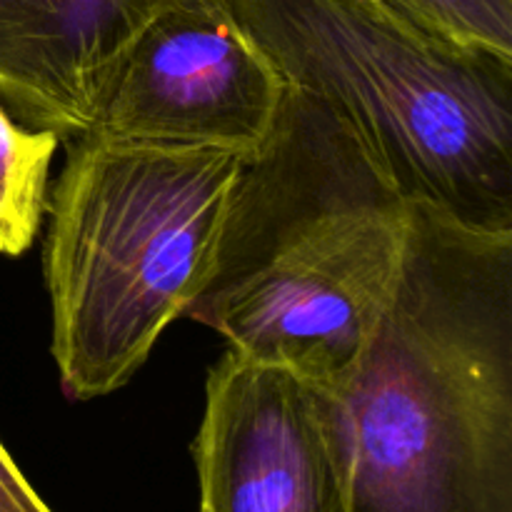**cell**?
Masks as SVG:
<instances>
[{"label": "cell", "mask_w": 512, "mask_h": 512, "mask_svg": "<svg viewBox=\"0 0 512 512\" xmlns=\"http://www.w3.org/2000/svg\"><path fill=\"white\" fill-rule=\"evenodd\" d=\"M193 0H0V103L60 143L85 133L135 35Z\"/></svg>", "instance_id": "7"}, {"label": "cell", "mask_w": 512, "mask_h": 512, "mask_svg": "<svg viewBox=\"0 0 512 512\" xmlns=\"http://www.w3.org/2000/svg\"><path fill=\"white\" fill-rule=\"evenodd\" d=\"M288 85L338 115L408 203L512 233V60L380 0H228Z\"/></svg>", "instance_id": "3"}, {"label": "cell", "mask_w": 512, "mask_h": 512, "mask_svg": "<svg viewBox=\"0 0 512 512\" xmlns=\"http://www.w3.org/2000/svg\"><path fill=\"white\" fill-rule=\"evenodd\" d=\"M328 395L345 512H512V233L410 203L388 310Z\"/></svg>", "instance_id": "1"}, {"label": "cell", "mask_w": 512, "mask_h": 512, "mask_svg": "<svg viewBox=\"0 0 512 512\" xmlns=\"http://www.w3.org/2000/svg\"><path fill=\"white\" fill-rule=\"evenodd\" d=\"M48 198L43 273L63 393L123 388L188 313L218 253L245 158L80 133Z\"/></svg>", "instance_id": "4"}, {"label": "cell", "mask_w": 512, "mask_h": 512, "mask_svg": "<svg viewBox=\"0 0 512 512\" xmlns=\"http://www.w3.org/2000/svg\"><path fill=\"white\" fill-rule=\"evenodd\" d=\"M58 145V135L28 128L0 103V255L18 258L33 245Z\"/></svg>", "instance_id": "8"}, {"label": "cell", "mask_w": 512, "mask_h": 512, "mask_svg": "<svg viewBox=\"0 0 512 512\" xmlns=\"http://www.w3.org/2000/svg\"><path fill=\"white\" fill-rule=\"evenodd\" d=\"M453 43L512 60V0H385Z\"/></svg>", "instance_id": "9"}, {"label": "cell", "mask_w": 512, "mask_h": 512, "mask_svg": "<svg viewBox=\"0 0 512 512\" xmlns=\"http://www.w3.org/2000/svg\"><path fill=\"white\" fill-rule=\"evenodd\" d=\"M200 512H345L328 390L228 348L193 445Z\"/></svg>", "instance_id": "6"}, {"label": "cell", "mask_w": 512, "mask_h": 512, "mask_svg": "<svg viewBox=\"0 0 512 512\" xmlns=\"http://www.w3.org/2000/svg\"><path fill=\"white\" fill-rule=\"evenodd\" d=\"M380 3H385V0H380ZM385 5H388V3H385ZM398 13H400V10H398Z\"/></svg>", "instance_id": "11"}, {"label": "cell", "mask_w": 512, "mask_h": 512, "mask_svg": "<svg viewBox=\"0 0 512 512\" xmlns=\"http://www.w3.org/2000/svg\"><path fill=\"white\" fill-rule=\"evenodd\" d=\"M408 235L410 203L353 130L288 85L273 133L240 168L213 268L185 315L335 393L388 310Z\"/></svg>", "instance_id": "2"}, {"label": "cell", "mask_w": 512, "mask_h": 512, "mask_svg": "<svg viewBox=\"0 0 512 512\" xmlns=\"http://www.w3.org/2000/svg\"><path fill=\"white\" fill-rule=\"evenodd\" d=\"M285 95L288 80L228 0H193L165 8L135 35L85 133L250 158L273 133Z\"/></svg>", "instance_id": "5"}, {"label": "cell", "mask_w": 512, "mask_h": 512, "mask_svg": "<svg viewBox=\"0 0 512 512\" xmlns=\"http://www.w3.org/2000/svg\"><path fill=\"white\" fill-rule=\"evenodd\" d=\"M0 512H53L23 478L3 443H0Z\"/></svg>", "instance_id": "10"}]
</instances>
